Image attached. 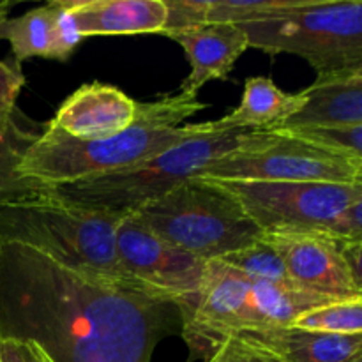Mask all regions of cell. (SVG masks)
I'll return each instance as SVG.
<instances>
[{
  "label": "cell",
  "instance_id": "obj_10",
  "mask_svg": "<svg viewBox=\"0 0 362 362\" xmlns=\"http://www.w3.org/2000/svg\"><path fill=\"white\" fill-rule=\"evenodd\" d=\"M265 239L279 253L297 288L332 300L362 297V285L343 258V239L311 233L265 235Z\"/></svg>",
  "mask_w": 362,
  "mask_h": 362
},
{
  "label": "cell",
  "instance_id": "obj_3",
  "mask_svg": "<svg viewBox=\"0 0 362 362\" xmlns=\"http://www.w3.org/2000/svg\"><path fill=\"white\" fill-rule=\"evenodd\" d=\"M205 23H235L247 46L292 53L318 76L362 71L361 0H209Z\"/></svg>",
  "mask_w": 362,
  "mask_h": 362
},
{
  "label": "cell",
  "instance_id": "obj_8",
  "mask_svg": "<svg viewBox=\"0 0 362 362\" xmlns=\"http://www.w3.org/2000/svg\"><path fill=\"white\" fill-rule=\"evenodd\" d=\"M197 177L235 182L362 184V158L327 151L286 131H251L239 148L211 161Z\"/></svg>",
  "mask_w": 362,
  "mask_h": 362
},
{
  "label": "cell",
  "instance_id": "obj_1",
  "mask_svg": "<svg viewBox=\"0 0 362 362\" xmlns=\"http://www.w3.org/2000/svg\"><path fill=\"white\" fill-rule=\"evenodd\" d=\"M177 329L182 315L172 300L0 246V336L35 343L52 362H148Z\"/></svg>",
  "mask_w": 362,
  "mask_h": 362
},
{
  "label": "cell",
  "instance_id": "obj_28",
  "mask_svg": "<svg viewBox=\"0 0 362 362\" xmlns=\"http://www.w3.org/2000/svg\"><path fill=\"white\" fill-rule=\"evenodd\" d=\"M11 7H13V2H9V0H0V21L6 20Z\"/></svg>",
  "mask_w": 362,
  "mask_h": 362
},
{
  "label": "cell",
  "instance_id": "obj_27",
  "mask_svg": "<svg viewBox=\"0 0 362 362\" xmlns=\"http://www.w3.org/2000/svg\"><path fill=\"white\" fill-rule=\"evenodd\" d=\"M341 253L356 281L362 285V240H343Z\"/></svg>",
  "mask_w": 362,
  "mask_h": 362
},
{
  "label": "cell",
  "instance_id": "obj_13",
  "mask_svg": "<svg viewBox=\"0 0 362 362\" xmlns=\"http://www.w3.org/2000/svg\"><path fill=\"white\" fill-rule=\"evenodd\" d=\"M299 94L300 110L276 129L362 126V71L318 76Z\"/></svg>",
  "mask_w": 362,
  "mask_h": 362
},
{
  "label": "cell",
  "instance_id": "obj_23",
  "mask_svg": "<svg viewBox=\"0 0 362 362\" xmlns=\"http://www.w3.org/2000/svg\"><path fill=\"white\" fill-rule=\"evenodd\" d=\"M165 6L168 11V18H166L165 30L161 34L205 23L209 0H202V2L200 0H165Z\"/></svg>",
  "mask_w": 362,
  "mask_h": 362
},
{
  "label": "cell",
  "instance_id": "obj_15",
  "mask_svg": "<svg viewBox=\"0 0 362 362\" xmlns=\"http://www.w3.org/2000/svg\"><path fill=\"white\" fill-rule=\"evenodd\" d=\"M78 30L90 35L161 34L165 30V0H67Z\"/></svg>",
  "mask_w": 362,
  "mask_h": 362
},
{
  "label": "cell",
  "instance_id": "obj_14",
  "mask_svg": "<svg viewBox=\"0 0 362 362\" xmlns=\"http://www.w3.org/2000/svg\"><path fill=\"white\" fill-rule=\"evenodd\" d=\"M233 338L269 350L279 362H362V334H329L286 325Z\"/></svg>",
  "mask_w": 362,
  "mask_h": 362
},
{
  "label": "cell",
  "instance_id": "obj_5",
  "mask_svg": "<svg viewBox=\"0 0 362 362\" xmlns=\"http://www.w3.org/2000/svg\"><path fill=\"white\" fill-rule=\"evenodd\" d=\"M250 133L246 129H218L211 122V131L182 141L140 165L52 187V194L103 214L117 218L133 216L173 187L200 175L211 161L239 148Z\"/></svg>",
  "mask_w": 362,
  "mask_h": 362
},
{
  "label": "cell",
  "instance_id": "obj_25",
  "mask_svg": "<svg viewBox=\"0 0 362 362\" xmlns=\"http://www.w3.org/2000/svg\"><path fill=\"white\" fill-rule=\"evenodd\" d=\"M207 362H279L269 350L239 338H230Z\"/></svg>",
  "mask_w": 362,
  "mask_h": 362
},
{
  "label": "cell",
  "instance_id": "obj_17",
  "mask_svg": "<svg viewBox=\"0 0 362 362\" xmlns=\"http://www.w3.org/2000/svg\"><path fill=\"white\" fill-rule=\"evenodd\" d=\"M55 21L57 2H49L18 18L7 16L0 21V39L9 42L18 64L34 57L55 60Z\"/></svg>",
  "mask_w": 362,
  "mask_h": 362
},
{
  "label": "cell",
  "instance_id": "obj_4",
  "mask_svg": "<svg viewBox=\"0 0 362 362\" xmlns=\"http://www.w3.org/2000/svg\"><path fill=\"white\" fill-rule=\"evenodd\" d=\"M120 219L60 200L52 191L42 197L0 202V246L30 247L78 274L152 293L119 267L115 232Z\"/></svg>",
  "mask_w": 362,
  "mask_h": 362
},
{
  "label": "cell",
  "instance_id": "obj_11",
  "mask_svg": "<svg viewBox=\"0 0 362 362\" xmlns=\"http://www.w3.org/2000/svg\"><path fill=\"white\" fill-rule=\"evenodd\" d=\"M136 105L113 85L92 81L62 103L52 124L76 140H105L133 126Z\"/></svg>",
  "mask_w": 362,
  "mask_h": 362
},
{
  "label": "cell",
  "instance_id": "obj_18",
  "mask_svg": "<svg viewBox=\"0 0 362 362\" xmlns=\"http://www.w3.org/2000/svg\"><path fill=\"white\" fill-rule=\"evenodd\" d=\"M37 136L39 134L18 126L14 120L9 131L0 138V202L42 197L52 191V187L37 180L27 179L20 172L21 158Z\"/></svg>",
  "mask_w": 362,
  "mask_h": 362
},
{
  "label": "cell",
  "instance_id": "obj_12",
  "mask_svg": "<svg viewBox=\"0 0 362 362\" xmlns=\"http://www.w3.org/2000/svg\"><path fill=\"white\" fill-rule=\"evenodd\" d=\"M163 35L179 42L189 60L191 73L180 88L184 95H197L212 80H226L250 48L246 34L235 23H202Z\"/></svg>",
  "mask_w": 362,
  "mask_h": 362
},
{
  "label": "cell",
  "instance_id": "obj_20",
  "mask_svg": "<svg viewBox=\"0 0 362 362\" xmlns=\"http://www.w3.org/2000/svg\"><path fill=\"white\" fill-rule=\"evenodd\" d=\"M293 327L329 334H362V297L334 300L300 315Z\"/></svg>",
  "mask_w": 362,
  "mask_h": 362
},
{
  "label": "cell",
  "instance_id": "obj_7",
  "mask_svg": "<svg viewBox=\"0 0 362 362\" xmlns=\"http://www.w3.org/2000/svg\"><path fill=\"white\" fill-rule=\"evenodd\" d=\"M214 182L239 202L264 235L311 233L362 240V184Z\"/></svg>",
  "mask_w": 362,
  "mask_h": 362
},
{
  "label": "cell",
  "instance_id": "obj_22",
  "mask_svg": "<svg viewBox=\"0 0 362 362\" xmlns=\"http://www.w3.org/2000/svg\"><path fill=\"white\" fill-rule=\"evenodd\" d=\"M23 85L25 76L20 67L0 60V138L13 126L16 99Z\"/></svg>",
  "mask_w": 362,
  "mask_h": 362
},
{
  "label": "cell",
  "instance_id": "obj_24",
  "mask_svg": "<svg viewBox=\"0 0 362 362\" xmlns=\"http://www.w3.org/2000/svg\"><path fill=\"white\" fill-rule=\"evenodd\" d=\"M55 60H67L73 55L74 49L78 48L83 35L78 30L76 20L73 16L69 2L67 0H59L57 2V21H55Z\"/></svg>",
  "mask_w": 362,
  "mask_h": 362
},
{
  "label": "cell",
  "instance_id": "obj_6",
  "mask_svg": "<svg viewBox=\"0 0 362 362\" xmlns=\"http://www.w3.org/2000/svg\"><path fill=\"white\" fill-rule=\"evenodd\" d=\"M133 218L163 240L204 262L219 260L264 237L239 202L214 180L193 179L151 202Z\"/></svg>",
  "mask_w": 362,
  "mask_h": 362
},
{
  "label": "cell",
  "instance_id": "obj_9",
  "mask_svg": "<svg viewBox=\"0 0 362 362\" xmlns=\"http://www.w3.org/2000/svg\"><path fill=\"white\" fill-rule=\"evenodd\" d=\"M115 250L124 274L148 292L175 303L182 320L194 310L207 262L163 240L133 216L117 225Z\"/></svg>",
  "mask_w": 362,
  "mask_h": 362
},
{
  "label": "cell",
  "instance_id": "obj_16",
  "mask_svg": "<svg viewBox=\"0 0 362 362\" xmlns=\"http://www.w3.org/2000/svg\"><path fill=\"white\" fill-rule=\"evenodd\" d=\"M303 103V95L286 94L271 78L253 76L244 83L240 105L212 122L218 129L271 131L296 115Z\"/></svg>",
  "mask_w": 362,
  "mask_h": 362
},
{
  "label": "cell",
  "instance_id": "obj_19",
  "mask_svg": "<svg viewBox=\"0 0 362 362\" xmlns=\"http://www.w3.org/2000/svg\"><path fill=\"white\" fill-rule=\"evenodd\" d=\"M219 262L243 272L251 279L276 283V285H293L281 257L274 250V246L265 239V235L244 250L219 258Z\"/></svg>",
  "mask_w": 362,
  "mask_h": 362
},
{
  "label": "cell",
  "instance_id": "obj_2",
  "mask_svg": "<svg viewBox=\"0 0 362 362\" xmlns=\"http://www.w3.org/2000/svg\"><path fill=\"white\" fill-rule=\"evenodd\" d=\"M204 108L197 95L184 94L138 103L133 126L105 140H76L49 122L25 151L20 172L27 179L57 187L140 165L211 131V122L180 126Z\"/></svg>",
  "mask_w": 362,
  "mask_h": 362
},
{
  "label": "cell",
  "instance_id": "obj_26",
  "mask_svg": "<svg viewBox=\"0 0 362 362\" xmlns=\"http://www.w3.org/2000/svg\"><path fill=\"white\" fill-rule=\"evenodd\" d=\"M0 362H52L32 341L0 336Z\"/></svg>",
  "mask_w": 362,
  "mask_h": 362
},
{
  "label": "cell",
  "instance_id": "obj_21",
  "mask_svg": "<svg viewBox=\"0 0 362 362\" xmlns=\"http://www.w3.org/2000/svg\"><path fill=\"white\" fill-rule=\"evenodd\" d=\"M286 133L297 134L327 151L362 158V126L304 127V129H288Z\"/></svg>",
  "mask_w": 362,
  "mask_h": 362
}]
</instances>
